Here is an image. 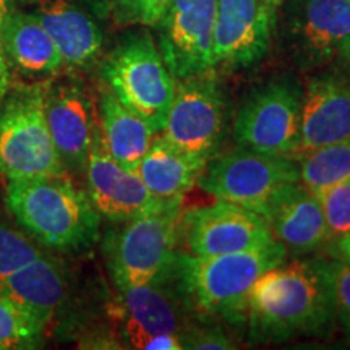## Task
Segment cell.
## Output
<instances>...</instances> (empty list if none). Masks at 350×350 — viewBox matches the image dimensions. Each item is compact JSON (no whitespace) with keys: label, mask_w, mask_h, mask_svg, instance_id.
Here are the masks:
<instances>
[{"label":"cell","mask_w":350,"mask_h":350,"mask_svg":"<svg viewBox=\"0 0 350 350\" xmlns=\"http://www.w3.org/2000/svg\"><path fill=\"white\" fill-rule=\"evenodd\" d=\"M334 321V295L326 260L281 262L253 284L247 323L255 342L325 336Z\"/></svg>","instance_id":"1"},{"label":"cell","mask_w":350,"mask_h":350,"mask_svg":"<svg viewBox=\"0 0 350 350\" xmlns=\"http://www.w3.org/2000/svg\"><path fill=\"white\" fill-rule=\"evenodd\" d=\"M286 256L287 250L278 240L256 250L217 256L177 252L169 278L191 318L242 325L247 323L253 284L266 271L286 261Z\"/></svg>","instance_id":"2"},{"label":"cell","mask_w":350,"mask_h":350,"mask_svg":"<svg viewBox=\"0 0 350 350\" xmlns=\"http://www.w3.org/2000/svg\"><path fill=\"white\" fill-rule=\"evenodd\" d=\"M5 206L34 240L52 250L85 252L99 239L100 214L65 174L8 180Z\"/></svg>","instance_id":"3"},{"label":"cell","mask_w":350,"mask_h":350,"mask_svg":"<svg viewBox=\"0 0 350 350\" xmlns=\"http://www.w3.org/2000/svg\"><path fill=\"white\" fill-rule=\"evenodd\" d=\"M100 77L125 107L146 120L157 135L163 131L177 80L150 33L125 34L104 59Z\"/></svg>","instance_id":"4"},{"label":"cell","mask_w":350,"mask_h":350,"mask_svg":"<svg viewBox=\"0 0 350 350\" xmlns=\"http://www.w3.org/2000/svg\"><path fill=\"white\" fill-rule=\"evenodd\" d=\"M182 201L124 222L106 239L107 266L117 288L144 286L169 273L180 239Z\"/></svg>","instance_id":"5"},{"label":"cell","mask_w":350,"mask_h":350,"mask_svg":"<svg viewBox=\"0 0 350 350\" xmlns=\"http://www.w3.org/2000/svg\"><path fill=\"white\" fill-rule=\"evenodd\" d=\"M297 182L299 164L292 157L237 148L211 157L196 185L219 201L239 204L265 217L275 198Z\"/></svg>","instance_id":"6"},{"label":"cell","mask_w":350,"mask_h":350,"mask_svg":"<svg viewBox=\"0 0 350 350\" xmlns=\"http://www.w3.org/2000/svg\"><path fill=\"white\" fill-rule=\"evenodd\" d=\"M0 174L7 180L65 174L44 112V83L20 86L0 109Z\"/></svg>","instance_id":"7"},{"label":"cell","mask_w":350,"mask_h":350,"mask_svg":"<svg viewBox=\"0 0 350 350\" xmlns=\"http://www.w3.org/2000/svg\"><path fill=\"white\" fill-rule=\"evenodd\" d=\"M226 91L216 70L177 80L161 137L185 154L208 161L221 151L227 133Z\"/></svg>","instance_id":"8"},{"label":"cell","mask_w":350,"mask_h":350,"mask_svg":"<svg viewBox=\"0 0 350 350\" xmlns=\"http://www.w3.org/2000/svg\"><path fill=\"white\" fill-rule=\"evenodd\" d=\"M304 90L291 77L253 91L235 116L232 137L239 148L294 159L300 139Z\"/></svg>","instance_id":"9"},{"label":"cell","mask_w":350,"mask_h":350,"mask_svg":"<svg viewBox=\"0 0 350 350\" xmlns=\"http://www.w3.org/2000/svg\"><path fill=\"white\" fill-rule=\"evenodd\" d=\"M170 269V268H169ZM120 334L130 347L182 350V338L193 321L175 292L169 273L144 286L119 288Z\"/></svg>","instance_id":"10"},{"label":"cell","mask_w":350,"mask_h":350,"mask_svg":"<svg viewBox=\"0 0 350 350\" xmlns=\"http://www.w3.org/2000/svg\"><path fill=\"white\" fill-rule=\"evenodd\" d=\"M282 36L304 70L350 57V0H288Z\"/></svg>","instance_id":"11"},{"label":"cell","mask_w":350,"mask_h":350,"mask_svg":"<svg viewBox=\"0 0 350 350\" xmlns=\"http://www.w3.org/2000/svg\"><path fill=\"white\" fill-rule=\"evenodd\" d=\"M180 235L190 255L217 256L266 247L275 237L265 217L239 204L219 201L180 217Z\"/></svg>","instance_id":"12"},{"label":"cell","mask_w":350,"mask_h":350,"mask_svg":"<svg viewBox=\"0 0 350 350\" xmlns=\"http://www.w3.org/2000/svg\"><path fill=\"white\" fill-rule=\"evenodd\" d=\"M217 0H169L157 21V41L169 72L182 80L213 68Z\"/></svg>","instance_id":"13"},{"label":"cell","mask_w":350,"mask_h":350,"mask_svg":"<svg viewBox=\"0 0 350 350\" xmlns=\"http://www.w3.org/2000/svg\"><path fill=\"white\" fill-rule=\"evenodd\" d=\"M44 112L52 142L65 167L85 172L91 148L99 135L94 96L80 78L44 83Z\"/></svg>","instance_id":"14"},{"label":"cell","mask_w":350,"mask_h":350,"mask_svg":"<svg viewBox=\"0 0 350 350\" xmlns=\"http://www.w3.org/2000/svg\"><path fill=\"white\" fill-rule=\"evenodd\" d=\"M275 10L266 0H217L213 31V68L242 70L269 52Z\"/></svg>","instance_id":"15"},{"label":"cell","mask_w":350,"mask_h":350,"mask_svg":"<svg viewBox=\"0 0 350 350\" xmlns=\"http://www.w3.org/2000/svg\"><path fill=\"white\" fill-rule=\"evenodd\" d=\"M88 196L100 217L124 224L143 214L157 211L172 201L156 198L137 174L120 167L109 156L98 135L86 163Z\"/></svg>","instance_id":"16"},{"label":"cell","mask_w":350,"mask_h":350,"mask_svg":"<svg viewBox=\"0 0 350 350\" xmlns=\"http://www.w3.org/2000/svg\"><path fill=\"white\" fill-rule=\"evenodd\" d=\"M350 138V78L323 73L312 78L301 99L300 139L294 159Z\"/></svg>","instance_id":"17"},{"label":"cell","mask_w":350,"mask_h":350,"mask_svg":"<svg viewBox=\"0 0 350 350\" xmlns=\"http://www.w3.org/2000/svg\"><path fill=\"white\" fill-rule=\"evenodd\" d=\"M3 52L13 80L41 85L59 75L65 64L42 25L28 10L10 8L3 25Z\"/></svg>","instance_id":"18"},{"label":"cell","mask_w":350,"mask_h":350,"mask_svg":"<svg viewBox=\"0 0 350 350\" xmlns=\"http://www.w3.org/2000/svg\"><path fill=\"white\" fill-rule=\"evenodd\" d=\"M0 295L41 336L65 301V271L54 258L41 255L7 278L0 286Z\"/></svg>","instance_id":"19"},{"label":"cell","mask_w":350,"mask_h":350,"mask_svg":"<svg viewBox=\"0 0 350 350\" xmlns=\"http://www.w3.org/2000/svg\"><path fill=\"white\" fill-rule=\"evenodd\" d=\"M59 49L65 67L86 68L99 59L104 34L93 16L68 0H25Z\"/></svg>","instance_id":"20"},{"label":"cell","mask_w":350,"mask_h":350,"mask_svg":"<svg viewBox=\"0 0 350 350\" xmlns=\"http://www.w3.org/2000/svg\"><path fill=\"white\" fill-rule=\"evenodd\" d=\"M265 219L275 240L292 255H305L329 242L318 196L300 182L292 183L275 198Z\"/></svg>","instance_id":"21"},{"label":"cell","mask_w":350,"mask_h":350,"mask_svg":"<svg viewBox=\"0 0 350 350\" xmlns=\"http://www.w3.org/2000/svg\"><path fill=\"white\" fill-rule=\"evenodd\" d=\"M98 116L103 146L120 167L133 172L157 133L138 113L125 107L106 86L99 93Z\"/></svg>","instance_id":"22"},{"label":"cell","mask_w":350,"mask_h":350,"mask_svg":"<svg viewBox=\"0 0 350 350\" xmlns=\"http://www.w3.org/2000/svg\"><path fill=\"white\" fill-rule=\"evenodd\" d=\"M206 161L185 154L156 135L150 150L133 170L156 198L183 201V195L196 185Z\"/></svg>","instance_id":"23"},{"label":"cell","mask_w":350,"mask_h":350,"mask_svg":"<svg viewBox=\"0 0 350 350\" xmlns=\"http://www.w3.org/2000/svg\"><path fill=\"white\" fill-rule=\"evenodd\" d=\"M304 187L318 191L350 178V138L308 151L297 157Z\"/></svg>","instance_id":"24"},{"label":"cell","mask_w":350,"mask_h":350,"mask_svg":"<svg viewBox=\"0 0 350 350\" xmlns=\"http://www.w3.org/2000/svg\"><path fill=\"white\" fill-rule=\"evenodd\" d=\"M44 255L25 232L0 224V286L13 273Z\"/></svg>","instance_id":"25"},{"label":"cell","mask_w":350,"mask_h":350,"mask_svg":"<svg viewBox=\"0 0 350 350\" xmlns=\"http://www.w3.org/2000/svg\"><path fill=\"white\" fill-rule=\"evenodd\" d=\"M321 204L329 242L350 232V178L314 191Z\"/></svg>","instance_id":"26"},{"label":"cell","mask_w":350,"mask_h":350,"mask_svg":"<svg viewBox=\"0 0 350 350\" xmlns=\"http://www.w3.org/2000/svg\"><path fill=\"white\" fill-rule=\"evenodd\" d=\"M39 334L7 299L0 295V349H16L36 342Z\"/></svg>","instance_id":"27"},{"label":"cell","mask_w":350,"mask_h":350,"mask_svg":"<svg viewBox=\"0 0 350 350\" xmlns=\"http://www.w3.org/2000/svg\"><path fill=\"white\" fill-rule=\"evenodd\" d=\"M169 0H111L113 16L120 25L156 26Z\"/></svg>","instance_id":"28"},{"label":"cell","mask_w":350,"mask_h":350,"mask_svg":"<svg viewBox=\"0 0 350 350\" xmlns=\"http://www.w3.org/2000/svg\"><path fill=\"white\" fill-rule=\"evenodd\" d=\"M327 269H329L332 295H334L336 319L350 342V265L336 258L327 261Z\"/></svg>","instance_id":"29"},{"label":"cell","mask_w":350,"mask_h":350,"mask_svg":"<svg viewBox=\"0 0 350 350\" xmlns=\"http://www.w3.org/2000/svg\"><path fill=\"white\" fill-rule=\"evenodd\" d=\"M183 349H234L230 339L224 334V331L211 323H191L185 334L182 338Z\"/></svg>","instance_id":"30"},{"label":"cell","mask_w":350,"mask_h":350,"mask_svg":"<svg viewBox=\"0 0 350 350\" xmlns=\"http://www.w3.org/2000/svg\"><path fill=\"white\" fill-rule=\"evenodd\" d=\"M12 7V0H0V99L5 98L12 85L10 72H8V65L5 60V52H3V25H5L7 15Z\"/></svg>","instance_id":"31"},{"label":"cell","mask_w":350,"mask_h":350,"mask_svg":"<svg viewBox=\"0 0 350 350\" xmlns=\"http://www.w3.org/2000/svg\"><path fill=\"white\" fill-rule=\"evenodd\" d=\"M334 255L338 260L350 265V232L334 240Z\"/></svg>","instance_id":"32"},{"label":"cell","mask_w":350,"mask_h":350,"mask_svg":"<svg viewBox=\"0 0 350 350\" xmlns=\"http://www.w3.org/2000/svg\"><path fill=\"white\" fill-rule=\"evenodd\" d=\"M266 2L271 3V5L278 8V7H281V5H282V3H284V0H266Z\"/></svg>","instance_id":"33"},{"label":"cell","mask_w":350,"mask_h":350,"mask_svg":"<svg viewBox=\"0 0 350 350\" xmlns=\"http://www.w3.org/2000/svg\"><path fill=\"white\" fill-rule=\"evenodd\" d=\"M0 201H2V200H0Z\"/></svg>","instance_id":"34"}]
</instances>
